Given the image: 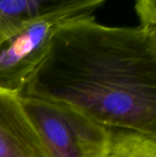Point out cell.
I'll return each instance as SVG.
<instances>
[{
	"mask_svg": "<svg viewBox=\"0 0 156 157\" xmlns=\"http://www.w3.org/2000/svg\"><path fill=\"white\" fill-rule=\"evenodd\" d=\"M21 97L61 104L108 130L156 138V50L140 27L96 17L53 37Z\"/></svg>",
	"mask_w": 156,
	"mask_h": 157,
	"instance_id": "1",
	"label": "cell"
},
{
	"mask_svg": "<svg viewBox=\"0 0 156 157\" xmlns=\"http://www.w3.org/2000/svg\"><path fill=\"white\" fill-rule=\"evenodd\" d=\"M104 0H53L0 45V89L20 94L45 57L54 35L74 21L95 17Z\"/></svg>",
	"mask_w": 156,
	"mask_h": 157,
	"instance_id": "2",
	"label": "cell"
},
{
	"mask_svg": "<svg viewBox=\"0 0 156 157\" xmlns=\"http://www.w3.org/2000/svg\"><path fill=\"white\" fill-rule=\"evenodd\" d=\"M21 99L50 157H106L108 129L69 107Z\"/></svg>",
	"mask_w": 156,
	"mask_h": 157,
	"instance_id": "3",
	"label": "cell"
},
{
	"mask_svg": "<svg viewBox=\"0 0 156 157\" xmlns=\"http://www.w3.org/2000/svg\"><path fill=\"white\" fill-rule=\"evenodd\" d=\"M0 157H50L19 94L0 89Z\"/></svg>",
	"mask_w": 156,
	"mask_h": 157,
	"instance_id": "4",
	"label": "cell"
},
{
	"mask_svg": "<svg viewBox=\"0 0 156 157\" xmlns=\"http://www.w3.org/2000/svg\"><path fill=\"white\" fill-rule=\"evenodd\" d=\"M53 0H0V45L27 19L34 17Z\"/></svg>",
	"mask_w": 156,
	"mask_h": 157,
	"instance_id": "5",
	"label": "cell"
},
{
	"mask_svg": "<svg viewBox=\"0 0 156 157\" xmlns=\"http://www.w3.org/2000/svg\"><path fill=\"white\" fill-rule=\"evenodd\" d=\"M106 157H156V138L128 131L109 130Z\"/></svg>",
	"mask_w": 156,
	"mask_h": 157,
	"instance_id": "6",
	"label": "cell"
},
{
	"mask_svg": "<svg viewBox=\"0 0 156 157\" xmlns=\"http://www.w3.org/2000/svg\"><path fill=\"white\" fill-rule=\"evenodd\" d=\"M139 26L146 32L156 50V0H141L134 6Z\"/></svg>",
	"mask_w": 156,
	"mask_h": 157,
	"instance_id": "7",
	"label": "cell"
}]
</instances>
